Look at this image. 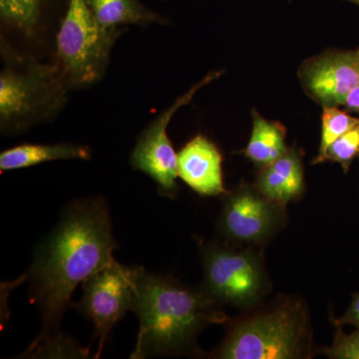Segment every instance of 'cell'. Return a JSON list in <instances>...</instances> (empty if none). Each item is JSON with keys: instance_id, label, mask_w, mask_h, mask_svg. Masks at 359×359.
Returning a JSON list of instances; mask_svg holds the SVG:
<instances>
[{"instance_id": "7402d4cb", "label": "cell", "mask_w": 359, "mask_h": 359, "mask_svg": "<svg viewBox=\"0 0 359 359\" xmlns=\"http://www.w3.org/2000/svg\"><path fill=\"white\" fill-rule=\"evenodd\" d=\"M347 1L353 2V4H358V6H359V0H347Z\"/></svg>"}, {"instance_id": "9c48e42d", "label": "cell", "mask_w": 359, "mask_h": 359, "mask_svg": "<svg viewBox=\"0 0 359 359\" xmlns=\"http://www.w3.org/2000/svg\"><path fill=\"white\" fill-rule=\"evenodd\" d=\"M134 268L113 262L82 283L83 297L77 309L94 323L98 339L96 358L102 353L116 323L131 309Z\"/></svg>"}, {"instance_id": "ba28073f", "label": "cell", "mask_w": 359, "mask_h": 359, "mask_svg": "<svg viewBox=\"0 0 359 359\" xmlns=\"http://www.w3.org/2000/svg\"><path fill=\"white\" fill-rule=\"evenodd\" d=\"M221 75V71L209 73L186 93L178 97L139 135L130 157L131 166L137 171L148 175L165 197L173 198L178 191V154L175 152L168 136L169 123L175 113L190 103L200 89L218 79Z\"/></svg>"}, {"instance_id": "4fadbf2b", "label": "cell", "mask_w": 359, "mask_h": 359, "mask_svg": "<svg viewBox=\"0 0 359 359\" xmlns=\"http://www.w3.org/2000/svg\"><path fill=\"white\" fill-rule=\"evenodd\" d=\"M91 150L86 146L61 143L53 145L22 144L0 154V171H13L58 160H88Z\"/></svg>"}, {"instance_id": "44dd1931", "label": "cell", "mask_w": 359, "mask_h": 359, "mask_svg": "<svg viewBox=\"0 0 359 359\" xmlns=\"http://www.w3.org/2000/svg\"><path fill=\"white\" fill-rule=\"evenodd\" d=\"M344 106L347 111L358 113L359 114V82L358 84L351 90V93L347 95Z\"/></svg>"}, {"instance_id": "5b68a950", "label": "cell", "mask_w": 359, "mask_h": 359, "mask_svg": "<svg viewBox=\"0 0 359 359\" xmlns=\"http://www.w3.org/2000/svg\"><path fill=\"white\" fill-rule=\"evenodd\" d=\"M204 278L201 287L222 306L245 311L262 304L271 282L259 248L224 242L201 244Z\"/></svg>"}, {"instance_id": "30bf717a", "label": "cell", "mask_w": 359, "mask_h": 359, "mask_svg": "<svg viewBox=\"0 0 359 359\" xmlns=\"http://www.w3.org/2000/svg\"><path fill=\"white\" fill-rule=\"evenodd\" d=\"M299 76L306 94L323 107L344 106L359 82V49L323 52L308 59Z\"/></svg>"}, {"instance_id": "2e32d148", "label": "cell", "mask_w": 359, "mask_h": 359, "mask_svg": "<svg viewBox=\"0 0 359 359\" xmlns=\"http://www.w3.org/2000/svg\"><path fill=\"white\" fill-rule=\"evenodd\" d=\"M41 13L42 0H0L1 20L28 36L39 28Z\"/></svg>"}, {"instance_id": "7a4b0ae2", "label": "cell", "mask_w": 359, "mask_h": 359, "mask_svg": "<svg viewBox=\"0 0 359 359\" xmlns=\"http://www.w3.org/2000/svg\"><path fill=\"white\" fill-rule=\"evenodd\" d=\"M131 311L139 318L136 347L131 358L197 353L198 337L230 316L202 287H192L171 276L133 266Z\"/></svg>"}, {"instance_id": "d6986e66", "label": "cell", "mask_w": 359, "mask_h": 359, "mask_svg": "<svg viewBox=\"0 0 359 359\" xmlns=\"http://www.w3.org/2000/svg\"><path fill=\"white\" fill-rule=\"evenodd\" d=\"M332 346L323 348V353L330 359H359V328L351 334H346L342 325H335Z\"/></svg>"}, {"instance_id": "6da1fadb", "label": "cell", "mask_w": 359, "mask_h": 359, "mask_svg": "<svg viewBox=\"0 0 359 359\" xmlns=\"http://www.w3.org/2000/svg\"><path fill=\"white\" fill-rule=\"evenodd\" d=\"M116 248L103 198L75 201L66 208L28 271L30 299L42 318L41 334L28 353L53 354L67 346L57 332L71 297L78 285L115 262Z\"/></svg>"}, {"instance_id": "ac0fdd59", "label": "cell", "mask_w": 359, "mask_h": 359, "mask_svg": "<svg viewBox=\"0 0 359 359\" xmlns=\"http://www.w3.org/2000/svg\"><path fill=\"white\" fill-rule=\"evenodd\" d=\"M356 157H359V123L328 148L325 162L337 163L347 173Z\"/></svg>"}, {"instance_id": "5bb4252c", "label": "cell", "mask_w": 359, "mask_h": 359, "mask_svg": "<svg viewBox=\"0 0 359 359\" xmlns=\"http://www.w3.org/2000/svg\"><path fill=\"white\" fill-rule=\"evenodd\" d=\"M87 4L97 21L107 29H119L122 25L165 22L162 16L139 0H87Z\"/></svg>"}, {"instance_id": "9a60e30c", "label": "cell", "mask_w": 359, "mask_h": 359, "mask_svg": "<svg viewBox=\"0 0 359 359\" xmlns=\"http://www.w3.org/2000/svg\"><path fill=\"white\" fill-rule=\"evenodd\" d=\"M252 134L245 155L259 168L285 154L289 147L285 143V129L278 122L269 121L252 110Z\"/></svg>"}, {"instance_id": "52a82bcc", "label": "cell", "mask_w": 359, "mask_h": 359, "mask_svg": "<svg viewBox=\"0 0 359 359\" xmlns=\"http://www.w3.org/2000/svg\"><path fill=\"white\" fill-rule=\"evenodd\" d=\"M224 196L218 226L224 242L261 249L285 228V205L269 199L256 186L242 184Z\"/></svg>"}, {"instance_id": "3957f363", "label": "cell", "mask_w": 359, "mask_h": 359, "mask_svg": "<svg viewBox=\"0 0 359 359\" xmlns=\"http://www.w3.org/2000/svg\"><path fill=\"white\" fill-rule=\"evenodd\" d=\"M223 341L212 353L219 359H309L314 355L308 304L297 295L271 302L230 318Z\"/></svg>"}, {"instance_id": "8fae6325", "label": "cell", "mask_w": 359, "mask_h": 359, "mask_svg": "<svg viewBox=\"0 0 359 359\" xmlns=\"http://www.w3.org/2000/svg\"><path fill=\"white\" fill-rule=\"evenodd\" d=\"M223 156L203 135L194 137L178 153V177L196 193L218 197L228 191L223 179Z\"/></svg>"}, {"instance_id": "e0dca14e", "label": "cell", "mask_w": 359, "mask_h": 359, "mask_svg": "<svg viewBox=\"0 0 359 359\" xmlns=\"http://www.w3.org/2000/svg\"><path fill=\"white\" fill-rule=\"evenodd\" d=\"M321 116V137L320 150L318 157L313 160V164L325 162L328 148L334 143L340 136L359 123V118L347 114L339 107H323Z\"/></svg>"}, {"instance_id": "7c38bea8", "label": "cell", "mask_w": 359, "mask_h": 359, "mask_svg": "<svg viewBox=\"0 0 359 359\" xmlns=\"http://www.w3.org/2000/svg\"><path fill=\"white\" fill-rule=\"evenodd\" d=\"M302 156L295 148L261 167L255 186L269 199L285 205L299 200L304 192Z\"/></svg>"}, {"instance_id": "ffe728a7", "label": "cell", "mask_w": 359, "mask_h": 359, "mask_svg": "<svg viewBox=\"0 0 359 359\" xmlns=\"http://www.w3.org/2000/svg\"><path fill=\"white\" fill-rule=\"evenodd\" d=\"M332 321L334 325H353L355 328H359V292L353 294L351 304L346 311V313L341 318H332Z\"/></svg>"}, {"instance_id": "8992f818", "label": "cell", "mask_w": 359, "mask_h": 359, "mask_svg": "<svg viewBox=\"0 0 359 359\" xmlns=\"http://www.w3.org/2000/svg\"><path fill=\"white\" fill-rule=\"evenodd\" d=\"M121 29H107L97 21L87 0H69L57 35L58 66L69 88L100 81Z\"/></svg>"}, {"instance_id": "277c9868", "label": "cell", "mask_w": 359, "mask_h": 359, "mask_svg": "<svg viewBox=\"0 0 359 359\" xmlns=\"http://www.w3.org/2000/svg\"><path fill=\"white\" fill-rule=\"evenodd\" d=\"M0 126L2 133H22L50 120L65 107L69 90L58 65H43L2 48Z\"/></svg>"}]
</instances>
